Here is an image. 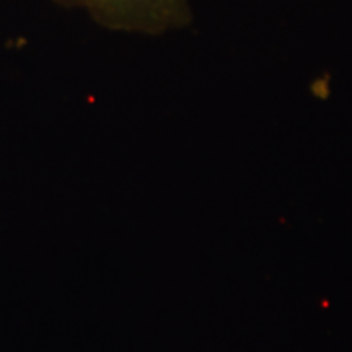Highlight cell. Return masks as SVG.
<instances>
[{
  "label": "cell",
  "instance_id": "cell-1",
  "mask_svg": "<svg viewBox=\"0 0 352 352\" xmlns=\"http://www.w3.org/2000/svg\"><path fill=\"white\" fill-rule=\"evenodd\" d=\"M82 7L107 28L144 34H162L191 21L189 0H56Z\"/></svg>",
  "mask_w": 352,
  "mask_h": 352
}]
</instances>
